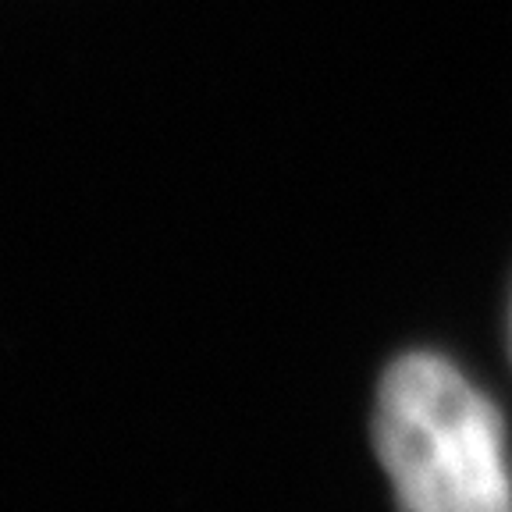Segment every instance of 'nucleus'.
<instances>
[{
    "instance_id": "f257e3e1",
    "label": "nucleus",
    "mask_w": 512,
    "mask_h": 512,
    "mask_svg": "<svg viewBox=\"0 0 512 512\" xmlns=\"http://www.w3.org/2000/svg\"><path fill=\"white\" fill-rule=\"evenodd\" d=\"M374 445L399 512H512L502 416L434 352H406L384 370Z\"/></svg>"
},
{
    "instance_id": "f03ea898",
    "label": "nucleus",
    "mask_w": 512,
    "mask_h": 512,
    "mask_svg": "<svg viewBox=\"0 0 512 512\" xmlns=\"http://www.w3.org/2000/svg\"><path fill=\"white\" fill-rule=\"evenodd\" d=\"M509 360H512V303H509Z\"/></svg>"
}]
</instances>
